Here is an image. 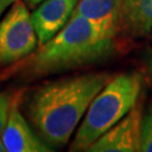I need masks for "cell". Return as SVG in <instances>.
Here are the masks:
<instances>
[{
    "label": "cell",
    "instance_id": "obj_1",
    "mask_svg": "<svg viewBox=\"0 0 152 152\" xmlns=\"http://www.w3.org/2000/svg\"><path fill=\"white\" fill-rule=\"evenodd\" d=\"M110 78L105 72H88L36 88L27 100L26 113L38 135L51 148L64 147Z\"/></svg>",
    "mask_w": 152,
    "mask_h": 152
},
{
    "label": "cell",
    "instance_id": "obj_2",
    "mask_svg": "<svg viewBox=\"0 0 152 152\" xmlns=\"http://www.w3.org/2000/svg\"><path fill=\"white\" fill-rule=\"evenodd\" d=\"M117 33L81 17H71L64 27L32 54L17 64L26 78L52 73L102 62L114 53Z\"/></svg>",
    "mask_w": 152,
    "mask_h": 152
},
{
    "label": "cell",
    "instance_id": "obj_3",
    "mask_svg": "<svg viewBox=\"0 0 152 152\" xmlns=\"http://www.w3.org/2000/svg\"><path fill=\"white\" fill-rule=\"evenodd\" d=\"M143 78L139 72H126L110 78L92 99L76 136L70 151H87V149L121 121L137 103Z\"/></svg>",
    "mask_w": 152,
    "mask_h": 152
},
{
    "label": "cell",
    "instance_id": "obj_4",
    "mask_svg": "<svg viewBox=\"0 0 152 152\" xmlns=\"http://www.w3.org/2000/svg\"><path fill=\"white\" fill-rule=\"evenodd\" d=\"M37 46L31 14L22 0H16L0 19V65L18 63Z\"/></svg>",
    "mask_w": 152,
    "mask_h": 152
},
{
    "label": "cell",
    "instance_id": "obj_5",
    "mask_svg": "<svg viewBox=\"0 0 152 152\" xmlns=\"http://www.w3.org/2000/svg\"><path fill=\"white\" fill-rule=\"evenodd\" d=\"M142 106L136 103L121 121L113 125L87 149L88 152L140 151Z\"/></svg>",
    "mask_w": 152,
    "mask_h": 152
},
{
    "label": "cell",
    "instance_id": "obj_6",
    "mask_svg": "<svg viewBox=\"0 0 152 152\" xmlns=\"http://www.w3.org/2000/svg\"><path fill=\"white\" fill-rule=\"evenodd\" d=\"M1 139L7 152H51L49 144L34 132L18 107V100L14 99L9 116Z\"/></svg>",
    "mask_w": 152,
    "mask_h": 152
},
{
    "label": "cell",
    "instance_id": "obj_7",
    "mask_svg": "<svg viewBox=\"0 0 152 152\" xmlns=\"http://www.w3.org/2000/svg\"><path fill=\"white\" fill-rule=\"evenodd\" d=\"M78 0H43L31 14L38 46L54 37L66 25Z\"/></svg>",
    "mask_w": 152,
    "mask_h": 152
},
{
    "label": "cell",
    "instance_id": "obj_8",
    "mask_svg": "<svg viewBox=\"0 0 152 152\" xmlns=\"http://www.w3.org/2000/svg\"><path fill=\"white\" fill-rule=\"evenodd\" d=\"M143 37L152 32V0H122L120 33Z\"/></svg>",
    "mask_w": 152,
    "mask_h": 152
},
{
    "label": "cell",
    "instance_id": "obj_9",
    "mask_svg": "<svg viewBox=\"0 0 152 152\" xmlns=\"http://www.w3.org/2000/svg\"><path fill=\"white\" fill-rule=\"evenodd\" d=\"M122 0H78L71 17H81L120 34Z\"/></svg>",
    "mask_w": 152,
    "mask_h": 152
},
{
    "label": "cell",
    "instance_id": "obj_10",
    "mask_svg": "<svg viewBox=\"0 0 152 152\" xmlns=\"http://www.w3.org/2000/svg\"><path fill=\"white\" fill-rule=\"evenodd\" d=\"M140 151L152 152V106L142 115L140 131Z\"/></svg>",
    "mask_w": 152,
    "mask_h": 152
},
{
    "label": "cell",
    "instance_id": "obj_11",
    "mask_svg": "<svg viewBox=\"0 0 152 152\" xmlns=\"http://www.w3.org/2000/svg\"><path fill=\"white\" fill-rule=\"evenodd\" d=\"M14 98L7 92H0V136L5 130Z\"/></svg>",
    "mask_w": 152,
    "mask_h": 152
},
{
    "label": "cell",
    "instance_id": "obj_12",
    "mask_svg": "<svg viewBox=\"0 0 152 152\" xmlns=\"http://www.w3.org/2000/svg\"><path fill=\"white\" fill-rule=\"evenodd\" d=\"M15 1L16 0H0V18L6 11V9H8Z\"/></svg>",
    "mask_w": 152,
    "mask_h": 152
},
{
    "label": "cell",
    "instance_id": "obj_13",
    "mask_svg": "<svg viewBox=\"0 0 152 152\" xmlns=\"http://www.w3.org/2000/svg\"><path fill=\"white\" fill-rule=\"evenodd\" d=\"M26 2H27L28 5H31L32 7H34V6L38 5V4H41L43 0H25Z\"/></svg>",
    "mask_w": 152,
    "mask_h": 152
},
{
    "label": "cell",
    "instance_id": "obj_14",
    "mask_svg": "<svg viewBox=\"0 0 152 152\" xmlns=\"http://www.w3.org/2000/svg\"><path fill=\"white\" fill-rule=\"evenodd\" d=\"M148 66H149V71H150V75H151V80H152V56L148 61Z\"/></svg>",
    "mask_w": 152,
    "mask_h": 152
},
{
    "label": "cell",
    "instance_id": "obj_15",
    "mask_svg": "<svg viewBox=\"0 0 152 152\" xmlns=\"http://www.w3.org/2000/svg\"><path fill=\"white\" fill-rule=\"evenodd\" d=\"M5 151H6L5 144H4V142H2V139H1V136H0V152H5Z\"/></svg>",
    "mask_w": 152,
    "mask_h": 152
}]
</instances>
